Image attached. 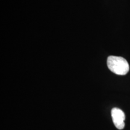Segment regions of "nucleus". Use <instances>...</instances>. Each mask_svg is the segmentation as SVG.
I'll use <instances>...</instances> for the list:
<instances>
[{
    "instance_id": "nucleus-1",
    "label": "nucleus",
    "mask_w": 130,
    "mask_h": 130,
    "mask_svg": "<svg viewBox=\"0 0 130 130\" xmlns=\"http://www.w3.org/2000/svg\"><path fill=\"white\" fill-rule=\"evenodd\" d=\"M107 66L112 72L119 75H126L129 70L128 61L122 57L109 56L107 58Z\"/></svg>"
},
{
    "instance_id": "nucleus-2",
    "label": "nucleus",
    "mask_w": 130,
    "mask_h": 130,
    "mask_svg": "<svg viewBox=\"0 0 130 130\" xmlns=\"http://www.w3.org/2000/svg\"><path fill=\"white\" fill-rule=\"evenodd\" d=\"M111 117L116 127L119 129H122L125 127V116L122 110L118 108H113L111 110Z\"/></svg>"
}]
</instances>
